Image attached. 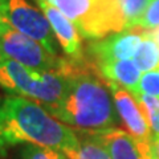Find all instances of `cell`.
Wrapping results in <instances>:
<instances>
[{
    "mask_svg": "<svg viewBox=\"0 0 159 159\" xmlns=\"http://www.w3.org/2000/svg\"><path fill=\"white\" fill-rule=\"evenodd\" d=\"M56 70L68 78V88L62 102L52 111L54 118L85 130L118 125V111L109 84L86 54L81 58L60 57Z\"/></svg>",
    "mask_w": 159,
    "mask_h": 159,
    "instance_id": "obj_1",
    "label": "cell"
},
{
    "mask_svg": "<svg viewBox=\"0 0 159 159\" xmlns=\"http://www.w3.org/2000/svg\"><path fill=\"white\" fill-rule=\"evenodd\" d=\"M77 131L57 121L39 102L21 96L0 97V154L20 143L61 150L77 145Z\"/></svg>",
    "mask_w": 159,
    "mask_h": 159,
    "instance_id": "obj_2",
    "label": "cell"
},
{
    "mask_svg": "<svg viewBox=\"0 0 159 159\" xmlns=\"http://www.w3.org/2000/svg\"><path fill=\"white\" fill-rule=\"evenodd\" d=\"M76 25L82 37L99 40L126 29L118 0H45Z\"/></svg>",
    "mask_w": 159,
    "mask_h": 159,
    "instance_id": "obj_3",
    "label": "cell"
},
{
    "mask_svg": "<svg viewBox=\"0 0 159 159\" xmlns=\"http://www.w3.org/2000/svg\"><path fill=\"white\" fill-rule=\"evenodd\" d=\"M0 53L36 72H51L58 65L60 57L49 53L41 44L20 33L0 19Z\"/></svg>",
    "mask_w": 159,
    "mask_h": 159,
    "instance_id": "obj_4",
    "label": "cell"
},
{
    "mask_svg": "<svg viewBox=\"0 0 159 159\" xmlns=\"http://www.w3.org/2000/svg\"><path fill=\"white\" fill-rule=\"evenodd\" d=\"M3 20L20 33L40 43L49 53L57 56L56 37L45 15L25 0H4Z\"/></svg>",
    "mask_w": 159,
    "mask_h": 159,
    "instance_id": "obj_5",
    "label": "cell"
},
{
    "mask_svg": "<svg viewBox=\"0 0 159 159\" xmlns=\"http://www.w3.org/2000/svg\"><path fill=\"white\" fill-rule=\"evenodd\" d=\"M145 32L146 29L141 27H133L103 39L92 40L88 44L85 54L97 66L119 60H129L134 57Z\"/></svg>",
    "mask_w": 159,
    "mask_h": 159,
    "instance_id": "obj_6",
    "label": "cell"
},
{
    "mask_svg": "<svg viewBox=\"0 0 159 159\" xmlns=\"http://www.w3.org/2000/svg\"><path fill=\"white\" fill-rule=\"evenodd\" d=\"M107 84L113 94L118 116L121 117L123 126L127 129V133L139 141L150 143L152 131L146 117V113L135 96L126 89L116 85V84Z\"/></svg>",
    "mask_w": 159,
    "mask_h": 159,
    "instance_id": "obj_7",
    "label": "cell"
},
{
    "mask_svg": "<svg viewBox=\"0 0 159 159\" xmlns=\"http://www.w3.org/2000/svg\"><path fill=\"white\" fill-rule=\"evenodd\" d=\"M93 133L103 143L111 159H151L150 143L139 141L127 131L110 127Z\"/></svg>",
    "mask_w": 159,
    "mask_h": 159,
    "instance_id": "obj_8",
    "label": "cell"
},
{
    "mask_svg": "<svg viewBox=\"0 0 159 159\" xmlns=\"http://www.w3.org/2000/svg\"><path fill=\"white\" fill-rule=\"evenodd\" d=\"M41 81V72L32 70L15 60L4 57L0 62V88L12 94L34 99Z\"/></svg>",
    "mask_w": 159,
    "mask_h": 159,
    "instance_id": "obj_9",
    "label": "cell"
},
{
    "mask_svg": "<svg viewBox=\"0 0 159 159\" xmlns=\"http://www.w3.org/2000/svg\"><path fill=\"white\" fill-rule=\"evenodd\" d=\"M40 8L43 9L47 20L49 21L54 36L58 40L60 47L62 48L64 53L69 58H81L84 57L82 44L80 32L77 31L76 25L69 20L65 15L61 13L56 7L47 3L45 0H36Z\"/></svg>",
    "mask_w": 159,
    "mask_h": 159,
    "instance_id": "obj_10",
    "label": "cell"
},
{
    "mask_svg": "<svg viewBox=\"0 0 159 159\" xmlns=\"http://www.w3.org/2000/svg\"><path fill=\"white\" fill-rule=\"evenodd\" d=\"M102 77L107 82L126 89L134 96L138 93V84L141 80V70L130 60H119V61L102 64L98 66Z\"/></svg>",
    "mask_w": 159,
    "mask_h": 159,
    "instance_id": "obj_11",
    "label": "cell"
},
{
    "mask_svg": "<svg viewBox=\"0 0 159 159\" xmlns=\"http://www.w3.org/2000/svg\"><path fill=\"white\" fill-rule=\"evenodd\" d=\"M77 145L64 151L68 159H111L103 143L92 130L77 131Z\"/></svg>",
    "mask_w": 159,
    "mask_h": 159,
    "instance_id": "obj_12",
    "label": "cell"
},
{
    "mask_svg": "<svg viewBox=\"0 0 159 159\" xmlns=\"http://www.w3.org/2000/svg\"><path fill=\"white\" fill-rule=\"evenodd\" d=\"M133 61L139 70L145 73L159 69V43L154 36V31L145 32Z\"/></svg>",
    "mask_w": 159,
    "mask_h": 159,
    "instance_id": "obj_13",
    "label": "cell"
},
{
    "mask_svg": "<svg viewBox=\"0 0 159 159\" xmlns=\"http://www.w3.org/2000/svg\"><path fill=\"white\" fill-rule=\"evenodd\" d=\"M126 21V29L137 27L145 13L150 0H118Z\"/></svg>",
    "mask_w": 159,
    "mask_h": 159,
    "instance_id": "obj_14",
    "label": "cell"
},
{
    "mask_svg": "<svg viewBox=\"0 0 159 159\" xmlns=\"http://www.w3.org/2000/svg\"><path fill=\"white\" fill-rule=\"evenodd\" d=\"M135 98L139 101L146 113L152 134L159 135V98L145 96V94H138V96H135Z\"/></svg>",
    "mask_w": 159,
    "mask_h": 159,
    "instance_id": "obj_15",
    "label": "cell"
},
{
    "mask_svg": "<svg viewBox=\"0 0 159 159\" xmlns=\"http://www.w3.org/2000/svg\"><path fill=\"white\" fill-rule=\"evenodd\" d=\"M20 159H68L61 150L39 145H27L21 150Z\"/></svg>",
    "mask_w": 159,
    "mask_h": 159,
    "instance_id": "obj_16",
    "label": "cell"
},
{
    "mask_svg": "<svg viewBox=\"0 0 159 159\" xmlns=\"http://www.w3.org/2000/svg\"><path fill=\"white\" fill-rule=\"evenodd\" d=\"M138 94L159 98V69L146 72L143 76H141L138 84V93L135 96Z\"/></svg>",
    "mask_w": 159,
    "mask_h": 159,
    "instance_id": "obj_17",
    "label": "cell"
},
{
    "mask_svg": "<svg viewBox=\"0 0 159 159\" xmlns=\"http://www.w3.org/2000/svg\"><path fill=\"white\" fill-rule=\"evenodd\" d=\"M137 27H141L146 31H157L159 29V0H150L145 13Z\"/></svg>",
    "mask_w": 159,
    "mask_h": 159,
    "instance_id": "obj_18",
    "label": "cell"
},
{
    "mask_svg": "<svg viewBox=\"0 0 159 159\" xmlns=\"http://www.w3.org/2000/svg\"><path fill=\"white\" fill-rule=\"evenodd\" d=\"M150 148H151V159H159V135L152 134L150 139Z\"/></svg>",
    "mask_w": 159,
    "mask_h": 159,
    "instance_id": "obj_19",
    "label": "cell"
},
{
    "mask_svg": "<svg viewBox=\"0 0 159 159\" xmlns=\"http://www.w3.org/2000/svg\"><path fill=\"white\" fill-rule=\"evenodd\" d=\"M3 8H4V0H0V19L3 20Z\"/></svg>",
    "mask_w": 159,
    "mask_h": 159,
    "instance_id": "obj_20",
    "label": "cell"
},
{
    "mask_svg": "<svg viewBox=\"0 0 159 159\" xmlns=\"http://www.w3.org/2000/svg\"><path fill=\"white\" fill-rule=\"evenodd\" d=\"M3 60H4V56H3V54H2V53H0V62H2V61H3Z\"/></svg>",
    "mask_w": 159,
    "mask_h": 159,
    "instance_id": "obj_21",
    "label": "cell"
}]
</instances>
